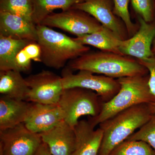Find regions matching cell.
<instances>
[{"instance_id": "1", "label": "cell", "mask_w": 155, "mask_h": 155, "mask_svg": "<svg viewBox=\"0 0 155 155\" xmlns=\"http://www.w3.org/2000/svg\"><path fill=\"white\" fill-rule=\"evenodd\" d=\"M67 67L73 72L86 70L116 79L149 74L147 69L135 58L101 51H89L69 61Z\"/></svg>"}, {"instance_id": "2", "label": "cell", "mask_w": 155, "mask_h": 155, "mask_svg": "<svg viewBox=\"0 0 155 155\" xmlns=\"http://www.w3.org/2000/svg\"><path fill=\"white\" fill-rule=\"evenodd\" d=\"M153 113L150 104H140L118 113L100 124L103 137L98 155H108L148 121Z\"/></svg>"}, {"instance_id": "3", "label": "cell", "mask_w": 155, "mask_h": 155, "mask_svg": "<svg viewBox=\"0 0 155 155\" xmlns=\"http://www.w3.org/2000/svg\"><path fill=\"white\" fill-rule=\"evenodd\" d=\"M149 75H137L118 78L120 88L109 101L103 103L100 114L89 117V122L94 127L115 115L140 104L155 103V97L149 86Z\"/></svg>"}, {"instance_id": "4", "label": "cell", "mask_w": 155, "mask_h": 155, "mask_svg": "<svg viewBox=\"0 0 155 155\" xmlns=\"http://www.w3.org/2000/svg\"><path fill=\"white\" fill-rule=\"evenodd\" d=\"M36 28L41 62L46 67L56 69L64 68L67 62L90 51L87 45L50 27L39 24Z\"/></svg>"}, {"instance_id": "5", "label": "cell", "mask_w": 155, "mask_h": 155, "mask_svg": "<svg viewBox=\"0 0 155 155\" xmlns=\"http://www.w3.org/2000/svg\"><path fill=\"white\" fill-rule=\"evenodd\" d=\"M103 103L93 91L75 87L64 89L58 104L63 111L64 121L74 128L82 116H97Z\"/></svg>"}, {"instance_id": "6", "label": "cell", "mask_w": 155, "mask_h": 155, "mask_svg": "<svg viewBox=\"0 0 155 155\" xmlns=\"http://www.w3.org/2000/svg\"><path fill=\"white\" fill-rule=\"evenodd\" d=\"M78 71L74 73L67 66L64 67L61 75L64 89L79 87L93 91L104 103L112 99L120 90V84L117 79L96 75L86 70Z\"/></svg>"}, {"instance_id": "7", "label": "cell", "mask_w": 155, "mask_h": 155, "mask_svg": "<svg viewBox=\"0 0 155 155\" xmlns=\"http://www.w3.org/2000/svg\"><path fill=\"white\" fill-rule=\"evenodd\" d=\"M40 24L60 28L76 37L93 33L103 27L100 22L88 13L73 8L61 13H52Z\"/></svg>"}, {"instance_id": "8", "label": "cell", "mask_w": 155, "mask_h": 155, "mask_svg": "<svg viewBox=\"0 0 155 155\" xmlns=\"http://www.w3.org/2000/svg\"><path fill=\"white\" fill-rule=\"evenodd\" d=\"M42 142L39 134L24 123L0 130V152L2 155H33Z\"/></svg>"}, {"instance_id": "9", "label": "cell", "mask_w": 155, "mask_h": 155, "mask_svg": "<svg viewBox=\"0 0 155 155\" xmlns=\"http://www.w3.org/2000/svg\"><path fill=\"white\" fill-rule=\"evenodd\" d=\"M30 92L27 101L58 104L64 91L62 77L48 70H42L25 78Z\"/></svg>"}, {"instance_id": "10", "label": "cell", "mask_w": 155, "mask_h": 155, "mask_svg": "<svg viewBox=\"0 0 155 155\" xmlns=\"http://www.w3.org/2000/svg\"><path fill=\"white\" fill-rule=\"evenodd\" d=\"M71 8L78 9L88 13L103 26L113 31L122 40L129 38L124 22L114 14L113 0H84Z\"/></svg>"}, {"instance_id": "11", "label": "cell", "mask_w": 155, "mask_h": 155, "mask_svg": "<svg viewBox=\"0 0 155 155\" xmlns=\"http://www.w3.org/2000/svg\"><path fill=\"white\" fill-rule=\"evenodd\" d=\"M134 16L139 24L138 30L131 37L121 40L119 50L122 54L137 60L150 58L153 55L152 47L155 38V20L147 22L139 16Z\"/></svg>"}, {"instance_id": "12", "label": "cell", "mask_w": 155, "mask_h": 155, "mask_svg": "<svg viewBox=\"0 0 155 155\" xmlns=\"http://www.w3.org/2000/svg\"><path fill=\"white\" fill-rule=\"evenodd\" d=\"M64 120V114L58 104L31 103L24 124L28 130L40 134L50 130Z\"/></svg>"}, {"instance_id": "13", "label": "cell", "mask_w": 155, "mask_h": 155, "mask_svg": "<svg viewBox=\"0 0 155 155\" xmlns=\"http://www.w3.org/2000/svg\"><path fill=\"white\" fill-rule=\"evenodd\" d=\"M40 135L53 155H71L75 149L74 128L64 120Z\"/></svg>"}, {"instance_id": "14", "label": "cell", "mask_w": 155, "mask_h": 155, "mask_svg": "<svg viewBox=\"0 0 155 155\" xmlns=\"http://www.w3.org/2000/svg\"><path fill=\"white\" fill-rule=\"evenodd\" d=\"M75 149L71 155H98L103 137L100 127L95 129L88 120H79L74 127Z\"/></svg>"}, {"instance_id": "15", "label": "cell", "mask_w": 155, "mask_h": 155, "mask_svg": "<svg viewBox=\"0 0 155 155\" xmlns=\"http://www.w3.org/2000/svg\"><path fill=\"white\" fill-rule=\"evenodd\" d=\"M0 36L37 42L36 25L23 17L0 12Z\"/></svg>"}, {"instance_id": "16", "label": "cell", "mask_w": 155, "mask_h": 155, "mask_svg": "<svg viewBox=\"0 0 155 155\" xmlns=\"http://www.w3.org/2000/svg\"><path fill=\"white\" fill-rule=\"evenodd\" d=\"M31 102L11 98L0 97V130H6L24 123L30 110Z\"/></svg>"}, {"instance_id": "17", "label": "cell", "mask_w": 155, "mask_h": 155, "mask_svg": "<svg viewBox=\"0 0 155 155\" xmlns=\"http://www.w3.org/2000/svg\"><path fill=\"white\" fill-rule=\"evenodd\" d=\"M30 89L21 72L15 70L0 71V93L3 96L27 101Z\"/></svg>"}, {"instance_id": "18", "label": "cell", "mask_w": 155, "mask_h": 155, "mask_svg": "<svg viewBox=\"0 0 155 155\" xmlns=\"http://www.w3.org/2000/svg\"><path fill=\"white\" fill-rule=\"evenodd\" d=\"M73 39L79 43L92 46L100 51L123 55L119 50L122 40L113 31L104 26L96 32L77 36Z\"/></svg>"}, {"instance_id": "19", "label": "cell", "mask_w": 155, "mask_h": 155, "mask_svg": "<svg viewBox=\"0 0 155 155\" xmlns=\"http://www.w3.org/2000/svg\"><path fill=\"white\" fill-rule=\"evenodd\" d=\"M32 42L34 41L0 36V71H16L15 60L17 55Z\"/></svg>"}, {"instance_id": "20", "label": "cell", "mask_w": 155, "mask_h": 155, "mask_svg": "<svg viewBox=\"0 0 155 155\" xmlns=\"http://www.w3.org/2000/svg\"><path fill=\"white\" fill-rule=\"evenodd\" d=\"M84 0H32V20L36 25H39L48 16L57 9L62 11L71 9L76 4Z\"/></svg>"}, {"instance_id": "21", "label": "cell", "mask_w": 155, "mask_h": 155, "mask_svg": "<svg viewBox=\"0 0 155 155\" xmlns=\"http://www.w3.org/2000/svg\"><path fill=\"white\" fill-rule=\"evenodd\" d=\"M41 48L37 42H32L22 49L17 55L15 60L16 71L29 72L31 69V62H41Z\"/></svg>"}, {"instance_id": "22", "label": "cell", "mask_w": 155, "mask_h": 155, "mask_svg": "<svg viewBox=\"0 0 155 155\" xmlns=\"http://www.w3.org/2000/svg\"><path fill=\"white\" fill-rule=\"evenodd\" d=\"M108 155H155V151L145 142L126 140L116 147Z\"/></svg>"}, {"instance_id": "23", "label": "cell", "mask_w": 155, "mask_h": 155, "mask_svg": "<svg viewBox=\"0 0 155 155\" xmlns=\"http://www.w3.org/2000/svg\"><path fill=\"white\" fill-rule=\"evenodd\" d=\"M32 0H0V12L17 15L33 22Z\"/></svg>"}, {"instance_id": "24", "label": "cell", "mask_w": 155, "mask_h": 155, "mask_svg": "<svg viewBox=\"0 0 155 155\" xmlns=\"http://www.w3.org/2000/svg\"><path fill=\"white\" fill-rule=\"evenodd\" d=\"M114 3V14L122 19L127 28L129 37L133 36L139 28V24L137 22H132L129 9L130 0H113Z\"/></svg>"}, {"instance_id": "25", "label": "cell", "mask_w": 155, "mask_h": 155, "mask_svg": "<svg viewBox=\"0 0 155 155\" xmlns=\"http://www.w3.org/2000/svg\"><path fill=\"white\" fill-rule=\"evenodd\" d=\"M126 140L145 142L155 151V113L147 122Z\"/></svg>"}, {"instance_id": "26", "label": "cell", "mask_w": 155, "mask_h": 155, "mask_svg": "<svg viewBox=\"0 0 155 155\" xmlns=\"http://www.w3.org/2000/svg\"><path fill=\"white\" fill-rule=\"evenodd\" d=\"M134 14L147 22L155 20L154 0H130Z\"/></svg>"}, {"instance_id": "27", "label": "cell", "mask_w": 155, "mask_h": 155, "mask_svg": "<svg viewBox=\"0 0 155 155\" xmlns=\"http://www.w3.org/2000/svg\"><path fill=\"white\" fill-rule=\"evenodd\" d=\"M137 60L148 70L149 86L152 93L155 97V55L150 58Z\"/></svg>"}, {"instance_id": "28", "label": "cell", "mask_w": 155, "mask_h": 155, "mask_svg": "<svg viewBox=\"0 0 155 155\" xmlns=\"http://www.w3.org/2000/svg\"><path fill=\"white\" fill-rule=\"evenodd\" d=\"M33 155H53L48 147L42 141Z\"/></svg>"}, {"instance_id": "29", "label": "cell", "mask_w": 155, "mask_h": 155, "mask_svg": "<svg viewBox=\"0 0 155 155\" xmlns=\"http://www.w3.org/2000/svg\"><path fill=\"white\" fill-rule=\"evenodd\" d=\"M152 51L153 54L155 55V38L153 42L152 47Z\"/></svg>"}, {"instance_id": "30", "label": "cell", "mask_w": 155, "mask_h": 155, "mask_svg": "<svg viewBox=\"0 0 155 155\" xmlns=\"http://www.w3.org/2000/svg\"><path fill=\"white\" fill-rule=\"evenodd\" d=\"M150 105L154 114L155 113V103H150Z\"/></svg>"}, {"instance_id": "31", "label": "cell", "mask_w": 155, "mask_h": 155, "mask_svg": "<svg viewBox=\"0 0 155 155\" xmlns=\"http://www.w3.org/2000/svg\"><path fill=\"white\" fill-rule=\"evenodd\" d=\"M155 2V0H154Z\"/></svg>"}]
</instances>
